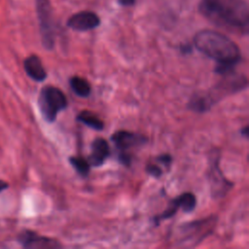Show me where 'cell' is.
<instances>
[{
  "label": "cell",
  "mask_w": 249,
  "mask_h": 249,
  "mask_svg": "<svg viewBox=\"0 0 249 249\" xmlns=\"http://www.w3.org/2000/svg\"><path fill=\"white\" fill-rule=\"evenodd\" d=\"M18 242L26 249H55L61 247L57 240L40 235L29 230H25L18 234Z\"/></svg>",
  "instance_id": "cell-6"
},
{
  "label": "cell",
  "mask_w": 249,
  "mask_h": 249,
  "mask_svg": "<svg viewBox=\"0 0 249 249\" xmlns=\"http://www.w3.org/2000/svg\"><path fill=\"white\" fill-rule=\"evenodd\" d=\"M199 12L216 25L246 33L249 9L244 0H201Z\"/></svg>",
  "instance_id": "cell-2"
},
{
  "label": "cell",
  "mask_w": 249,
  "mask_h": 249,
  "mask_svg": "<svg viewBox=\"0 0 249 249\" xmlns=\"http://www.w3.org/2000/svg\"><path fill=\"white\" fill-rule=\"evenodd\" d=\"M69 84L70 87L72 89V90L81 97H87L89 95L90 91H91V88L89 83L79 76H74L69 80Z\"/></svg>",
  "instance_id": "cell-13"
},
{
  "label": "cell",
  "mask_w": 249,
  "mask_h": 249,
  "mask_svg": "<svg viewBox=\"0 0 249 249\" xmlns=\"http://www.w3.org/2000/svg\"><path fill=\"white\" fill-rule=\"evenodd\" d=\"M146 172L156 178H159L162 174L161 168L160 166H158L157 164H148L146 166Z\"/></svg>",
  "instance_id": "cell-15"
},
{
  "label": "cell",
  "mask_w": 249,
  "mask_h": 249,
  "mask_svg": "<svg viewBox=\"0 0 249 249\" xmlns=\"http://www.w3.org/2000/svg\"><path fill=\"white\" fill-rule=\"evenodd\" d=\"M66 24L75 31H89L100 25V18L93 12L82 11L72 15Z\"/></svg>",
  "instance_id": "cell-8"
},
{
  "label": "cell",
  "mask_w": 249,
  "mask_h": 249,
  "mask_svg": "<svg viewBox=\"0 0 249 249\" xmlns=\"http://www.w3.org/2000/svg\"><path fill=\"white\" fill-rule=\"evenodd\" d=\"M109 145L103 138H96L91 143V153L88 159V162L92 166H100L109 157Z\"/></svg>",
  "instance_id": "cell-10"
},
{
  "label": "cell",
  "mask_w": 249,
  "mask_h": 249,
  "mask_svg": "<svg viewBox=\"0 0 249 249\" xmlns=\"http://www.w3.org/2000/svg\"><path fill=\"white\" fill-rule=\"evenodd\" d=\"M157 160L165 164V165H169L171 163L172 158H171L170 155H160V157L157 158Z\"/></svg>",
  "instance_id": "cell-16"
},
{
  "label": "cell",
  "mask_w": 249,
  "mask_h": 249,
  "mask_svg": "<svg viewBox=\"0 0 249 249\" xmlns=\"http://www.w3.org/2000/svg\"><path fill=\"white\" fill-rule=\"evenodd\" d=\"M111 140L115 144L116 148L120 150V152H126V150L129 148L143 145L148 141L147 137L144 135L126 130L116 131L111 136Z\"/></svg>",
  "instance_id": "cell-9"
},
{
  "label": "cell",
  "mask_w": 249,
  "mask_h": 249,
  "mask_svg": "<svg viewBox=\"0 0 249 249\" xmlns=\"http://www.w3.org/2000/svg\"><path fill=\"white\" fill-rule=\"evenodd\" d=\"M8 183H6L5 181H2V180H0V192L1 191H3V190H5V189H7L8 188Z\"/></svg>",
  "instance_id": "cell-18"
},
{
  "label": "cell",
  "mask_w": 249,
  "mask_h": 249,
  "mask_svg": "<svg viewBox=\"0 0 249 249\" xmlns=\"http://www.w3.org/2000/svg\"><path fill=\"white\" fill-rule=\"evenodd\" d=\"M136 0H118V3L121 6H124V7H129V6H133L135 4Z\"/></svg>",
  "instance_id": "cell-17"
},
{
  "label": "cell",
  "mask_w": 249,
  "mask_h": 249,
  "mask_svg": "<svg viewBox=\"0 0 249 249\" xmlns=\"http://www.w3.org/2000/svg\"><path fill=\"white\" fill-rule=\"evenodd\" d=\"M69 162L81 176H83V177L88 176V174L89 172V167H90L88 160H86L85 159L80 158V157H71L69 159Z\"/></svg>",
  "instance_id": "cell-14"
},
{
  "label": "cell",
  "mask_w": 249,
  "mask_h": 249,
  "mask_svg": "<svg viewBox=\"0 0 249 249\" xmlns=\"http://www.w3.org/2000/svg\"><path fill=\"white\" fill-rule=\"evenodd\" d=\"M196 48L217 62L216 72L221 75L232 72L234 66L240 61L238 46L228 36L215 30L203 29L194 37Z\"/></svg>",
  "instance_id": "cell-1"
},
{
  "label": "cell",
  "mask_w": 249,
  "mask_h": 249,
  "mask_svg": "<svg viewBox=\"0 0 249 249\" xmlns=\"http://www.w3.org/2000/svg\"><path fill=\"white\" fill-rule=\"evenodd\" d=\"M196 204V198L194 194L192 193H184L181 196L173 198L170 200L169 205L165 209L163 213L160 215L155 217L156 224H159L160 221L168 219L172 217L178 210V208H181L184 212H192Z\"/></svg>",
  "instance_id": "cell-7"
},
{
  "label": "cell",
  "mask_w": 249,
  "mask_h": 249,
  "mask_svg": "<svg viewBox=\"0 0 249 249\" xmlns=\"http://www.w3.org/2000/svg\"><path fill=\"white\" fill-rule=\"evenodd\" d=\"M65 94L53 86L44 87L38 97V106L43 119L47 123H53L59 112L67 107Z\"/></svg>",
  "instance_id": "cell-3"
},
{
  "label": "cell",
  "mask_w": 249,
  "mask_h": 249,
  "mask_svg": "<svg viewBox=\"0 0 249 249\" xmlns=\"http://www.w3.org/2000/svg\"><path fill=\"white\" fill-rule=\"evenodd\" d=\"M77 120L95 130H101L104 127L103 122L94 113L88 110L81 111L77 116Z\"/></svg>",
  "instance_id": "cell-12"
},
{
  "label": "cell",
  "mask_w": 249,
  "mask_h": 249,
  "mask_svg": "<svg viewBox=\"0 0 249 249\" xmlns=\"http://www.w3.org/2000/svg\"><path fill=\"white\" fill-rule=\"evenodd\" d=\"M23 68L27 76L36 82H43L47 78L46 69L36 54H31L24 59Z\"/></svg>",
  "instance_id": "cell-11"
},
{
  "label": "cell",
  "mask_w": 249,
  "mask_h": 249,
  "mask_svg": "<svg viewBox=\"0 0 249 249\" xmlns=\"http://www.w3.org/2000/svg\"><path fill=\"white\" fill-rule=\"evenodd\" d=\"M216 217H208L203 220L184 224L180 227L178 242L184 246H196L213 231L216 225Z\"/></svg>",
  "instance_id": "cell-4"
},
{
  "label": "cell",
  "mask_w": 249,
  "mask_h": 249,
  "mask_svg": "<svg viewBox=\"0 0 249 249\" xmlns=\"http://www.w3.org/2000/svg\"><path fill=\"white\" fill-rule=\"evenodd\" d=\"M36 13L42 45L46 50H52L54 45V23L50 0H36Z\"/></svg>",
  "instance_id": "cell-5"
},
{
  "label": "cell",
  "mask_w": 249,
  "mask_h": 249,
  "mask_svg": "<svg viewBox=\"0 0 249 249\" xmlns=\"http://www.w3.org/2000/svg\"><path fill=\"white\" fill-rule=\"evenodd\" d=\"M241 133L245 135V137H248V126L246 125L242 130H241Z\"/></svg>",
  "instance_id": "cell-19"
}]
</instances>
